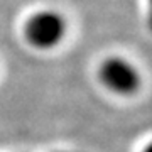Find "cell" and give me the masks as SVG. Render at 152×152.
<instances>
[{
    "mask_svg": "<svg viewBox=\"0 0 152 152\" xmlns=\"http://www.w3.org/2000/svg\"><path fill=\"white\" fill-rule=\"evenodd\" d=\"M100 81L117 95H132L140 88V75L134 64L122 58H108L100 64Z\"/></svg>",
    "mask_w": 152,
    "mask_h": 152,
    "instance_id": "7a4b0ae2",
    "label": "cell"
},
{
    "mask_svg": "<svg viewBox=\"0 0 152 152\" xmlns=\"http://www.w3.org/2000/svg\"><path fill=\"white\" fill-rule=\"evenodd\" d=\"M149 2V12H147V24H149V29L152 32V0H147Z\"/></svg>",
    "mask_w": 152,
    "mask_h": 152,
    "instance_id": "3957f363",
    "label": "cell"
},
{
    "mask_svg": "<svg viewBox=\"0 0 152 152\" xmlns=\"http://www.w3.org/2000/svg\"><path fill=\"white\" fill-rule=\"evenodd\" d=\"M142 152H152V142H151V144H147V145L144 147V151H142Z\"/></svg>",
    "mask_w": 152,
    "mask_h": 152,
    "instance_id": "277c9868",
    "label": "cell"
},
{
    "mask_svg": "<svg viewBox=\"0 0 152 152\" xmlns=\"http://www.w3.org/2000/svg\"><path fill=\"white\" fill-rule=\"evenodd\" d=\"M66 34V20L54 10L34 14L26 24V37L39 49L54 48Z\"/></svg>",
    "mask_w": 152,
    "mask_h": 152,
    "instance_id": "6da1fadb",
    "label": "cell"
}]
</instances>
